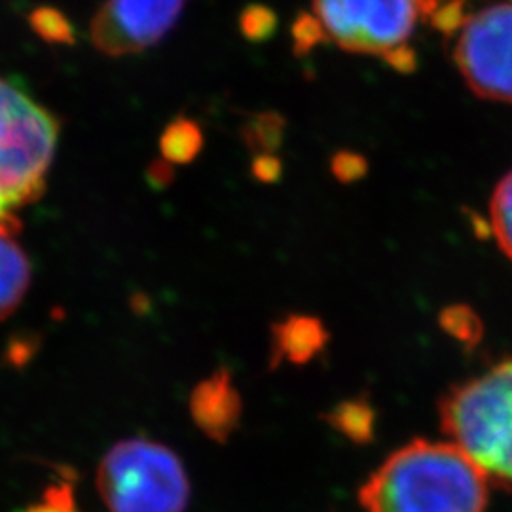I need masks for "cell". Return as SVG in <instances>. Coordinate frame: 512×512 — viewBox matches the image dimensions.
Listing matches in <instances>:
<instances>
[{"mask_svg": "<svg viewBox=\"0 0 512 512\" xmlns=\"http://www.w3.org/2000/svg\"><path fill=\"white\" fill-rule=\"evenodd\" d=\"M421 2H431V0H421Z\"/></svg>", "mask_w": 512, "mask_h": 512, "instance_id": "obj_19", "label": "cell"}, {"mask_svg": "<svg viewBox=\"0 0 512 512\" xmlns=\"http://www.w3.org/2000/svg\"><path fill=\"white\" fill-rule=\"evenodd\" d=\"M444 327L446 330H450L456 338L467 342V344H473L475 338H478L480 330L476 327L475 317L469 315L467 311H450L448 315H444Z\"/></svg>", "mask_w": 512, "mask_h": 512, "instance_id": "obj_16", "label": "cell"}, {"mask_svg": "<svg viewBox=\"0 0 512 512\" xmlns=\"http://www.w3.org/2000/svg\"><path fill=\"white\" fill-rule=\"evenodd\" d=\"M490 224L499 249L512 260V171L495 186L490 202Z\"/></svg>", "mask_w": 512, "mask_h": 512, "instance_id": "obj_13", "label": "cell"}, {"mask_svg": "<svg viewBox=\"0 0 512 512\" xmlns=\"http://www.w3.org/2000/svg\"><path fill=\"white\" fill-rule=\"evenodd\" d=\"M334 431L355 444H368L376 431V410L366 399H348L323 416Z\"/></svg>", "mask_w": 512, "mask_h": 512, "instance_id": "obj_11", "label": "cell"}, {"mask_svg": "<svg viewBox=\"0 0 512 512\" xmlns=\"http://www.w3.org/2000/svg\"><path fill=\"white\" fill-rule=\"evenodd\" d=\"M97 492L109 512H184L190 480L183 461L160 442H116L97 469Z\"/></svg>", "mask_w": 512, "mask_h": 512, "instance_id": "obj_4", "label": "cell"}, {"mask_svg": "<svg viewBox=\"0 0 512 512\" xmlns=\"http://www.w3.org/2000/svg\"><path fill=\"white\" fill-rule=\"evenodd\" d=\"M202 148V131L190 120H177L165 129L162 137V154L167 162L186 164Z\"/></svg>", "mask_w": 512, "mask_h": 512, "instance_id": "obj_12", "label": "cell"}, {"mask_svg": "<svg viewBox=\"0 0 512 512\" xmlns=\"http://www.w3.org/2000/svg\"><path fill=\"white\" fill-rule=\"evenodd\" d=\"M190 414L207 439L226 444L236 433L243 414V403L228 368H219L194 387Z\"/></svg>", "mask_w": 512, "mask_h": 512, "instance_id": "obj_8", "label": "cell"}, {"mask_svg": "<svg viewBox=\"0 0 512 512\" xmlns=\"http://www.w3.org/2000/svg\"><path fill=\"white\" fill-rule=\"evenodd\" d=\"M442 433L495 486L512 494V355L439 399Z\"/></svg>", "mask_w": 512, "mask_h": 512, "instance_id": "obj_2", "label": "cell"}, {"mask_svg": "<svg viewBox=\"0 0 512 512\" xmlns=\"http://www.w3.org/2000/svg\"><path fill=\"white\" fill-rule=\"evenodd\" d=\"M454 57L471 92L512 103V4H494L465 19Z\"/></svg>", "mask_w": 512, "mask_h": 512, "instance_id": "obj_6", "label": "cell"}, {"mask_svg": "<svg viewBox=\"0 0 512 512\" xmlns=\"http://www.w3.org/2000/svg\"><path fill=\"white\" fill-rule=\"evenodd\" d=\"M421 0H313L311 19L319 38L353 54L412 61L408 40Z\"/></svg>", "mask_w": 512, "mask_h": 512, "instance_id": "obj_5", "label": "cell"}, {"mask_svg": "<svg viewBox=\"0 0 512 512\" xmlns=\"http://www.w3.org/2000/svg\"><path fill=\"white\" fill-rule=\"evenodd\" d=\"M488 501V478L450 440H410L359 488L365 512H486Z\"/></svg>", "mask_w": 512, "mask_h": 512, "instance_id": "obj_1", "label": "cell"}, {"mask_svg": "<svg viewBox=\"0 0 512 512\" xmlns=\"http://www.w3.org/2000/svg\"><path fill=\"white\" fill-rule=\"evenodd\" d=\"M21 222H0V321L12 315L31 283V262L21 249Z\"/></svg>", "mask_w": 512, "mask_h": 512, "instance_id": "obj_10", "label": "cell"}, {"mask_svg": "<svg viewBox=\"0 0 512 512\" xmlns=\"http://www.w3.org/2000/svg\"><path fill=\"white\" fill-rule=\"evenodd\" d=\"M35 346H31L27 340L23 342H14L12 348L8 349V361L14 366H23L29 363V359L33 357Z\"/></svg>", "mask_w": 512, "mask_h": 512, "instance_id": "obj_18", "label": "cell"}, {"mask_svg": "<svg viewBox=\"0 0 512 512\" xmlns=\"http://www.w3.org/2000/svg\"><path fill=\"white\" fill-rule=\"evenodd\" d=\"M31 25L48 42H71L73 29L67 18L54 8H38L31 16Z\"/></svg>", "mask_w": 512, "mask_h": 512, "instance_id": "obj_14", "label": "cell"}, {"mask_svg": "<svg viewBox=\"0 0 512 512\" xmlns=\"http://www.w3.org/2000/svg\"><path fill=\"white\" fill-rule=\"evenodd\" d=\"M23 512H78L74 507L73 486L69 482L50 486L44 494V501L31 505Z\"/></svg>", "mask_w": 512, "mask_h": 512, "instance_id": "obj_15", "label": "cell"}, {"mask_svg": "<svg viewBox=\"0 0 512 512\" xmlns=\"http://www.w3.org/2000/svg\"><path fill=\"white\" fill-rule=\"evenodd\" d=\"M57 133L54 114L0 78V222H19V209L42 196Z\"/></svg>", "mask_w": 512, "mask_h": 512, "instance_id": "obj_3", "label": "cell"}, {"mask_svg": "<svg viewBox=\"0 0 512 512\" xmlns=\"http://www.w3.org/2000/svg\"><path fill=\"white\" fill-rule=\"evenodd\" d=\"M243 31L251 38H264L270 35L272 27H274V14L268 8H249L243 14Z\"/></svg>", "mask_w": 512, "mask_h": 512, "instance_id": "obj_17", "label": "cell"}, {"mask_svg": "<svg viewBox=\"0 0 512 512\" xmlns=\"http://www.w3.org/2000/svg\"><path fill=\"white\" fill-rule=\"evenodd\" d=\"M188 0H107L92 19V42L103 54H137L175 25Z\"/></svg>", "mask_w": 512, "mask_h": 512, "instance_id": "obj_7", "label": "cell"}, {"mask_svg": "<svg viewBox=\"0 0 512 512\" xmlns=\"http://www.w3.org/2000/svg\"><path fill=\"white\" fill-rule=\"evenodd\" d=\"M329 332L319 319L306 315H293L272 329V355L270 368L275 370L283 361L293 365H306L327 346Z\"/></svg>", "mask_w": 512, "mask_h": 512, "instance_id": "obj_9", "label": "cell"}]
</instances>
